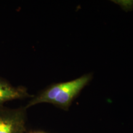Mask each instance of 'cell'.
Segmentation results:
<instances>
[{
    "label": "cell",
    "mask_w": 133,
    "mask_h": 133,
    "mask_svg": "<svg viewBox=\"0 0 133 133\" xmlns=\"http://www.w3.org/2000/svg\"><path fill=\"white\" fill-rule=\"evenodd\" d=\"M29 133H46V132H43V131H34V132H31Z\"/></svg>",
    "instance_id": "cell-4"
},
{
    "label": "cell",
    "mask_w": 133,
    "mask_h": 133,
    "mask_svg": "<svg viewBox=\"0 0 133 133\" xmlns=\"http://www.w3.org/2000/svg\"><path fill=\"white\" fill-rule=\"evenodd\" d=\"M91 79V74H87L66 82L55 83L33 97L25 107L27 109L35 105L48 103L67 110L75 98Z\"/></svg>",
    "instance_id": "cell-1"
},
{
    "label": "cell",
    "mask_w": 133,
    "mask_h": 133,
    "mask_svg": "<svg viewBox=\"0 0 133 133\" xmlns=\"http://www.w3.org/2000/svg\"><path fill=\"white\" fill-rule=\"evenodd\" d=\"M30 97L27 90L23 86H16L0 77V106L5 103L17 99Z\"/></svg>",
    "instance_id": "cell-3"
},
{
    "label": "cell",
    "mask_w": 133,
    "mask_h": 133,
    "mask_svg": "<svg viewBox=\"0 0 133 133\" xmlns=\"http://www.w3.org/2000/svg\"><path fill=\"white\" fill-rule=\"evenodd\" d=\"M25 107L11 109L0 106V133H25L26 131Z\"/></svg>",
    "instance_id": "cell-2"
}]
</instances>
